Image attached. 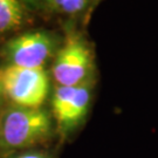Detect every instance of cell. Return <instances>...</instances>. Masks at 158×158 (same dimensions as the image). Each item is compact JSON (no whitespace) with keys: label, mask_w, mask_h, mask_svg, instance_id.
I'll return each mask as SVG.
<instances>
[{"label":"cell","mask_w":158,"mask_h":158,"mask_svg":"<svg viewBox=\"0 0 158 158\" xmlns=\"http://www.w3.org/2000/svg\"><path fill=\"white\" fill-rule=\"evenodd\" d=\"M4 96L12 104L25 108H42L49 94V77L45 68L1 67Z\"/></svg>","instance_id":"cell-3"},{"label":"cell","mask_w":158,"mask_h":158,"mask_svg":"<svg viewBox=\"0 0 158 158\" xmlns=\"http://www.w3.org/2000/svg\"><path fill=\"white\" fill-rule=\"evenodd\" d=\"M53 116L44 108L11 104L0 111V158L26 151L51 139Z\"/></svg>","instance_id":"cell-1"},{"label":"cell","mask_w":158,"mask_h":158,"mask_svg":"<svg viewBox=\"0 0 158 158\" xmlns=\"http://www.w3.org/2000/svg\"><path fill=\"white\" fill-rule=\"evenodd\" d=\"M23 19V0H0V35L19 28Z\"/></svg>","instance_id":"cell-6"},{"label":"cell","mask_w":158,"mask_h":158,"mask_svg":"<svg viewBox=\"0 0 158 158\" xmlns=\"http://www.w3.org/2000/svg\"><path fill=\"white\" fill-rule=\"evenodd\" d=\"M93 82L81 85H56L52 97V116L62 136L72 134L88 114Z\"/></svg>","instance_id":"cell-5"},{"label":"cell","mask_w":158,"mask_h":158,"mask_svg":"<svg viewBox=\"0 0 158 158\" xmlns=\"http://www.w3.org/2000/svg\"><path fill=\"white\" fill-rule=\"evenodd\" d=\"M7 158H51L49 155L42 152V151H36V150H26L12 155Z\"/></svg>","instance_id":"cell-8"},{"label":"cell","mask_w":158,"mask_h":158,"mask_svg":"<svg viewBox=\"0 0 158 158\" xmlns=\"http://www.w3.org/2000/svg\"><path fill=\"white\" fill-rule=\"evenodd\" d=\"M52 75L57 85L73 87L93 82L94 56L87 40L79 33H67L55 54Z\"/></svg>","instance_id":"cell-2"},{"label":"cell","mask_w":158,"mask_h":158,"mask_svg":"<svg viewBox=\"0 0 158 158\" xmlns=\"http://www.w3.org/2000/svg\"><path fill=\"white\" fill-rule=\"evenodd\" d=\"M89 0H49L48 7L64 14H76L83 11Z\"/></svg>","instance_id":"cell-7"},{"label":"cell","mask_w":158,"mask_h":158,"mask_svg":"<svg viewBox=\"0 0 158 158\" xmlns=\"http://www.w3.org/2000/svg\"><path fill=\"white\" fill-rule=\"evenodd\" d=\"M48 1L49 0H23V4L28 5L32 8H41V7L48 6Z\"/></svg>","instance_id":"cell-9"},{"label":"cell","mask_w":158,"mask_h":158,"mask_svg":"<svg viewBox=\"0 0 158 158\" xmlns=\"http://www.w3.org/2000/svg\"><path fill=\"white\" fill-rule=\"evenodd\" d=\"M5 96H4V91H2V85H1V67H0V111L2 109V101H4Z\"/></svg>","instance_id":"cell-10"},{"label":"cell","mask_w":158,"mask_h":158,"mask_svg":"<svg viewBox=\"0 0 158 158\" xmlns=\"http://www.w3.org/2000/svg\"><path fill=\"white\" fill-rule=\"evenodd\" d=\"M60 48L55 34L47 31H32L6 42L4 56L7 64L23 68H44Z\"/></svg>","instance_id":"cell-4"}]
</instances>
